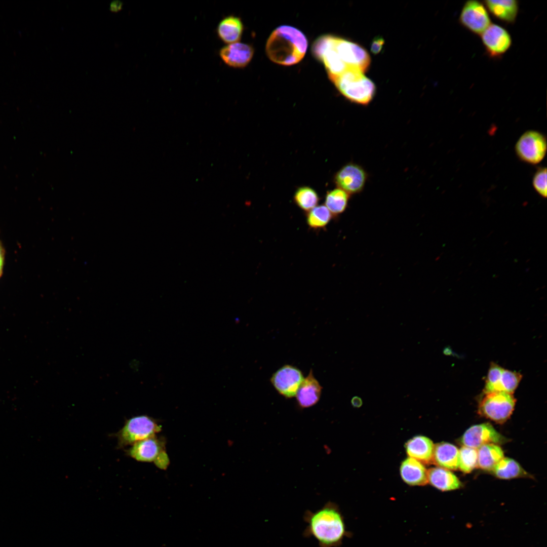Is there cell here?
I'll return each mask as SVG.
<instances>
[{
	"label": "cell",
	"instance_id": "obj_16",
	"mask_svg": "<svg viewBox=\"0 0 547 547\" xmlns=\"http://www.w3.org/2000/svg\"><path fill=\"white\" fill-rule=\"evenodd\" d=\"M400 474L403 481L409 485L423 486L428 482L427 471L424 466L411 457L402 463Z\"/></svg>",
	"mask_w": 547,
	"mask_h": 547
},
{
	"label": "cell",
	"instance_id": "obj_25",
	"mask_svg": "<svg viewBox=\"0 0 547 547\" xmlns=\"http://www.w3.org/2000/svg\"><path fill=\"white\" fill-rule=\"evenodd\" d=\"M492 471L497 478L502 479L517 478L526 474L517 462L507 457L502 458Z\"/></svg>",
	"mask_w": 547,
	"mask_h": 547
},
{
	"label": "cell",
	"instance_id": "obj_21",
	"mask_svg": "<svg viewBox=\"0 0 547 547\" xmlns=\"http://www.w3.org/2000/svg\"><path fill=\"white\" fill-rule=\"evenodd\" d=\"M428 482L441 491H450L459 489L461 484L458 478L448 470L433 467L427 471Z\"/></svg>",
	"mask_w": 547,
	"mask_h": 547
},
{
	"label": "cell",
	"instance_id": "obj_29",
	"mask_svg": "<svg viewBox=\"0 0 547 547\" xmlns=\"http://www.w3.org/2000/svg\"><path fill=\"white\" fill-rule=\"evenodd\" d=\"M522 377V375L518 372L503 368L500 380V392L513 394Z\"/></svg>",
	"mask_w": 547,
	"mask_h": 547
},
{
	"label": "cell",
	"instance_id": "obj_24",
	"mask_svg": "<svg viewBox=\"0 0 547 547\" xmlns=\"http://www.w3.org/2000/svg\"><path fill=\"white\" fill-rule=\"evenodd\" d=\"M293 200L301 210L307 213L318 206L320 198L314 189L309 186H303L296 189Z\"/></svg>",
	"mask_w": 547,
	"mask_h": 547
},
{
	"label": "cell",
	"instance_id": "obj_32",
	"mask_svg": "<svg viewBox=\"0 0 547 547\" xmlns=\"http://www.w3.org/2000/svg\"><path fill=\"white\" fill-rule=\"evenodd\" d=\"M123 3L119 0L112 1L109 6V10L113 12H118L122 10Z\"/></svg>",
	"mask_w": 547,
	"mask_h": 547
},
{
	"label": "cell",
	"instance_id": "obj_12",
	"mask_svg": "<svg viewBox=\"0 0 547 547\" xmlns=\"http://www.w3.org/2000/svg\"><path fill=\"white\" fill-rule=\"evenodd\" d=\"M481 37L486 52L493 58L501 56L512 45V38L509 32L496 24H491L482 33Z\"/></svg>",
	"mask_w": 547,
	"mask_h": 547
},
{
	"label": "cell",
	"instance_id": "obj_7",
	"mask_svg": "<svg viewBox=\"0 0 547 547\" xmlns=\"http://www.w3.org/2000/svg\"><path fill=\"white\" fill-rule=\"evenodd\" d=\"M127 454L138 461L154 462L162 469H165L169 463L164 445L155 436L134 443Z\"/></svg>",
	"mask_w": 547,
	"mask_h": 547
},
{
	"label": "cell",
	"instance_id": "obj_19",
	"mask_svg": "<svg viewBox=\"0 0 547 547\" xmlns=\"http://www.w3.org/2000/svg\"><path fill=\"white\" fill-rule=\"evenodd\" d=\"M490 13L497 19L507 23L515 22L519 10L515 0H487L484 1Z\"/></svg>",
	"mask_w": 547,
	"mask_h": 547
},
{
	"label": "cell",
	"instance_id": "obj_1",
	"mask_svg": "<svg viewBox=\"0 0 547 547\" xmlns=\"http://www.w3.org/2000/svg\"><path fill=\"white\" fill-rule=\"evenodd\" d=\"M304 520L307 524L304 536L316 539L319 547H335L345 535L343 517L332 503L326 504L314 512L306 511Z\"/></svg>",
	"mask_w": 547,
	"mask_h": 547
},
{
	"label": "cell",
	"instance_id": "obj_34",
	"mask_svg": "<svg viewBox=\"0 0 547 547\" xmlns=\"http://www.w3.org/2000/svg\"><path fill=\"white\" fill-rule=\"evenodd\" d=\"M4 259V254L2 248L0 245V264H3Z\"/></svg>",
	"mask_w": 547,
	"mask_h": 547
},
{
	"label": "cell",
	"instance_id": "obj_2",
	"mask_svg": "<svg viewBox=\"0 0 547 547\" xmlns=\"http://www.w3.org/2000/svg\"><path fill=\"white\" fill-rule=\"evenodd\" d=\"M307 48L306 37L298 29L283 25L275 29L269 37L266 51L269 59L276 63L291 65L299 62Z\"/></svg>",
	"mask_w": 547,
	"mask_h": 547
},
{
	"label": "cell",
	"instance_id": "obj_13",
	"mask_svg": "<svg viewBox=\"0 0 547 547\" xmlns=\"http://www.w3.org/2000/svg\"><path fill=\"white\" fill-rule=\"evenodd\" d=\"M504 440L491 424L485 423L468 428L463 435L461 442L464 446L477 449L485 444L502 443Z\"/></svg>",
	"mask_w": 547,
	"mask_h": 547
},
{
	"label": "cell",
	"instance_id": "obj_33",
	"mask_svg": "<svg viewBox=\"0 0 547 547\" xmlns=\"http://www.w3.org/2000/svg\"><path fill=\"white\" fill-rule=\"evenodd\" d=\"M352 405L356 408L361 407L362 405V400L361 398L358 396L354 397L351 400Z\"/></svg>",
	"mask_w": 547,
	"mask_h": 547
},
{
	"label": "cell",
	"instance_id": "obj_20",
	"mask_svg": "<svg viewBox=\"0 0 547 547\" xmlns=\"http://www.w3.org/2000/svg\"><path fill=\"white\" fill-rule=\"evenodd\" d=\"M243 28L241 19L230 15L223 18L219 22L216 28V32L222 42L229 44L239 42L241 38Z\"/></svg>",
	"mask_w": 547,
	"mask_h": 547
},
{
	"label": "cell",
	"instance_id": "obj_9",
	"mask_svg": "<svg viewBox=\"0 0 547 547\" xmlns=\"http://www.w3.org/2000/svg\"><path fill=\"white\" fill-rule=\"evenodd\" d=\"M368 179V174L360 165L348 163L335 174L333 181L336 186L350 195L361 192Z\"/></svg>",
	"mask_w": 547,
	"mask_h": 547
},
{
	"label": "cell",
	"instance_id": "obj_14",
	"mask_svg": "<svg viewBox=\"0 0 547 547\" xmlns=\"http://www.w3.org/2000/svg\"><path fill=\"white\" fill-rule=\"evenodd\" d=\"M253 53L252 46L239 42L223 46L219 52L222 61L235 68L245 67L250 62Z\"/></svg>",
	"mask_w": 547,
	"mask_h": 547
},
{
	"label": "cell",
	"instance_id": "obj_6",
	"mask_svg": "<svg viewBox=\"0 0 547 547\" xmlns=\"http://www.w3.org/2000/svg\"><path fill=\"white\" fill-rule=\"evenodd\" d=\"M547 149L546 139L541 133L536 130H528L517 140L515 151L522 162L536 165L544 159Z\"/></svg>",
	"mask_w": 547,
	"mask_h": 547
},
{
	"label": "cell",
	"instance_id": "obj_27",
	"mask_svg": "<svg viewBox=\"0 0 547 547\" xmlns=\"http://www.w3.org/2000/svg\"><path fill=\"white\" fill-rule=\"evenodd\" d=\"M478 466L477 449L462 446L459 450V465L460 470L465 473L471 472Z\"/></svg>",
	"mask_w": 547,
	"mask_h": 547
},
{
	"label": "cell",
	"instance_id": "obj_10",
	"mask_svg": "<svg viewBox=\"0 0 547 547\" xmlns=\"http://www.w3.org/2000/svg\"><path fill=\"white\" fill-rule=\"evenodd\" d=\"M459 21L471 32L480 35L491 24L484 4L474 0L465 2L460 12Z\"/></svg>",
	"mask_w": 547,
	"mask_h": 547
},
{
	"label": "cell",
	"instance_id": "obj_11",
	"mask_svg": "<svg viewBox=\"0 0 547 547\" xmlns=\"http://www.w3.org/2000/svg\"><path fill=\"white\" fill-rule=\"evenodd\" d=\"M303 379L302 373L298 368L286 365L275 372L270 380L280 394L290 398L296 396Z\"/></svg>",
	"mask_w": 547,
	"mask_h": 547
},
{
	"label": "cell",
	"instance_id": "obj_17",
	"mask_svg": "<svg viewBox=\"0 0 547 547\" xmlns=\"http://www.w3.org/2000/svg\"><path fill=\"white\" fill-rule=\"evenodd\" d=\"M405 447L409 457L422 463L433 462L434 445L429 438L422 436L414 437L406 443Z\"/></svg>",
	"mask_w": 547,
	"mask_h": 547
},
{
	"label": "cell",
	"instance_id": "obj_5",
	"mask_svg": "<svg viewBox=\"0 0 547 547\" xmlns=\"http://www.w3.org/2000/svg\"><path fill=\"white\" fill-rule=\"evenodd\" d=\"M516 399L512 394L492 392L485 394L478 411L482 416L497 423L505 422L514 411Z\"/></svg>",
	"mask_w": 547,
	"mask_h": 547
},
{
	"label": "cell",
	"instance_id": "obj_23",
	"mask_svg": "<svg viewBox=\"0 0 547 547\" xmlns=\"http://www.w3.org/2000/svg\"><path fill=\"white\" fill-rule=\"evenodd\" d=\"M350 197V195L347 192L337 187L327 192L324 205L333 216H336L345 211Z\"/></svg>",
	"mask_w": 547,
	"mask_h": 547
},
{
	"label": "cell",
	"instance_id": "obj_35",
	"mask_svg": "<svg viewBox=\"0 0 547 547\" xmlns=\"http://www.w3.org/2000/svg\"><path fill=\"white\" fill-rule=\"evenodd\" d=\"M2 265L3 264H0V276H1V275L2 274Z\"/></svg>",
	"mask_w": 547,
	"mask_h": 547
},
{
	"label": "cell",
	"instance_id": "obj_28",
	"mask_svg": "<svg viewBox=\"0 0 547 547\" xmlns=\"http://www.w3.org/2000/svg\"><path fill=\"white\" fill-rule=\"evenodd\" d=\"M503 368L492 362L490 366L483 392L484 394L500 392V380Z\"/></svg>",
	"mask_w": 547,
	"mask_h": 547
},
{
	"label": "cell",
	"instance_id": "obj_4",
	"mask_svg": "<svg viewBox=\"0 0 547 547\" xmlns=\"http://www.w3.org/2000/svg\"><path fill=\"white\" fill-rule=\"evenodd\" d=\"M161 430L151 417L146 415L133 417L125 421L123 427L116 434L118 445L124 448L140 441L155 436Z\"/></svg>",
	"mask_w": 547,
	"mask_h": 547
},
{
	"label": "cell",
	"instance_id": "obj_31",
	"mask_svg": "<svg viewBox=\"0 0 547 547\" xmlns=\"http://www.w3.org/2000/svg\"><path fill=\"white\" fill-rule=\"evenodd\" d=\"M384 44V40L381 36H376L372 41L370 50L372 53L376 55L379 53Z\"/></svg>",
	"mask_w": 547,
	"mask_h": 547
},
{
	"label": "cell",
	"instance_id": "obj_26",
	"mask_svg": "<svg viewBox=\"0 0 547 547\" xmlns=\"http://www.w3.org/2000/svg\"><path fill=\"white\" fill-rule=\"evenodd\" d=\"M333 217L324 205H318L306 213V222L310 228L320 229L325 227Z\"/></svg>",
	"mask_w": 547,
	"mask_h": 547
},
{
	"label": "cell",
	"instance_id": "obj_3",
	"mask_svg": "<svg viewBox=\"0 0 547 547\" xmlns=\"http://www.w3.org/2000/svg\"><path fill=\"white\" fill-rule=\"evenodd\" d=\"M331 81L346 98L358 104L368 105L375 93L373 82L356 68H347Z\"/></svg>",
	"mask_w": 547,
	"mask_h": 547
},
{
	"label": "cell",
	"instance_id": "obj_30",
	"mask_svg": "<svg viewBox=\"0 0 547 547\" xmlns=\"http://www.w3.org/2000/svg\"><path fill=\"white\" fill-rule=\"evenodd\" d=\"M532 185L534 190L541 197H546V168L539 167L532 178Z\"/></svg>",
	"mask_w": 547,
	"mask_h": 547
},
{
	"label": "cell",
	"instance_id": "obj_22",
	"mask_svg": "<svg viewBox=\"0 0 547 547\" xmlns=\"http://www.w3.org/2000/svg\"><path fill=\"white\" fill-rule=\"evenodd\" d=\"M478 466L481 468L492 471L497 463L504 457L503 452L497 444H488L477 449Z\"/></svg>",
	"mask_w": 547,
	"mask_h": 547
},
{
	"label": "cell",
	"instance_id": "obj_18",
	"mask_svg": "<svg viewBox=\"0 0 547 547\" xmlns=\"http://www.w3.org/2000/svg\"><path fill=\"white\" fill-rule=\"evenodd\" d=\"M433 462L440 467L455 470L458 468L459 449L454 445L441 442L434 445Z\"/></svg>",
	"mask_w": 547,
	"mask_h": 547
},
{
	"label": "cell",
	"instance_id": "obj_8",
	"mask_svg": "<svg viewBox=\"0 0 547 547\" xmlns=\"http://www.w3.org/2000/svg\"><path fill=\"white\" fill-rule=\"evenodd\" d=\"M334 47L341 60L348 68H356L363 73L369 68L371 62L370 55L359 44L335 36Z\"/></svg>",
	"mask_w": 547,
	"mask_h": 547
},
{
	"label": "cell",
	"instance_id": "obj_15",
	"mask_svg": "<svg viewBox=\"0 0 547 547\" xmlns=\"http://www.w3.org/2000/svg\"><path fill=\"white\" fill-rule=\"evenodd\" d=\"M322 389V387L311 369L307 377L304 378L295 396L299 405L302 408L315 405L320 398Z\"/></svg>",
	"mask_w": 547,
	"mask_h": 547
}]
</instances>
